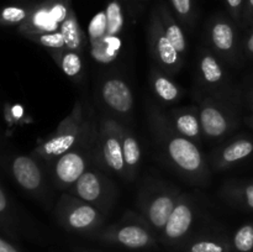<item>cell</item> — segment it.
I'll list each match as a JSON object with an SVG mask.
<instances>
[{"label": "cell", "mask_w": 253, "mask_h": 252, "mask_svg": "<svg viewBox=\"0 0 253 252\" xmlns=\"http://www.w3.org/2000/svg\"><path fill=\"white\" fill-rule=\"evenodd\" d=\"M170 158L183 169L194 172L202 166V155L197 146L183 137H174L168 143Z\"/></svg>", "instance_id": "cell-1"}, {"label": "cell", "mask_w": 253, "mask_h": 252, "mask_svg": "<svg viewBox=\"0 0 253 252\" xmlns=\"http://www.w3.org/2000/svg\"><path fill=\"white\" fill-rule=\"evenodd\" d=\"M11 172L15 180L26 190H36L41 185V170L29 156H16L12 160Z\"/></svg>", "instance_id": "cell-2"}, {"label": "cell", "mask_w": 253, "mask_h": 252, "mask_svg": "<svg viewBox=\"0 0 253 252\" xmlns=\"http://www.w3.org/2000/svg\"><path fill=\"white\" fill-rule=\"evenodd\" d=\"M103 98L105 103L119 113H127L133 104L132 93L121 79H109L103 86Z\"/></svg>", "instance_id": "cell-3"}, {"label": "cell", "mask_w": 253, "mask_h": 252, "mask_svg": "<svg viewBox=\"0 0 253 252\" xmlns=\"http://www.w3.org/2000/svg\"><path fill=\"white\" fill-rule=\"evenodd\" d=\"M85 169V162L78 153L67 152L62 155L56 165V174L61 182L66 184L77 182Z\"/></svg>", "instance_id": "cell-4"}, {"label": "cell", "mask_w": 253, "mask_h": 252, "mask_svg": "<svg viewBox=\"0 0 253 252\" xmlns=\"http://www.w3.org/2000/svg\"><path fill=\"white\" fill-rule=\"evenodd\" d=\"M193 221V212L187 204L175 205L172 215L169 216L165 232L169 239H178L187 234Z\"/></svg>", "instance_id": "cell-5"}, {"label": "cell", "mask_w": 253, "mask_h": 252, "mask_svg": "<svg viewBox=\"0 0 253 252\" xmlns=\"http://www.w3.org/2000/svg\"><path fill=\"white\" fill-rule=\"evenodd\" d=\"M175 205L174 202L170 199L168 195H162V197L156 198L150 205L148 209V217L151 222L156 227H165L167 225L169 216L172 215Z\"/></svg>", "instance_id": "cell-6"}, {"label": "cell", "mask_w": 253, "mask_h": 252, "mask_svg": "<svg viewBox=\"0 0 253 252\" xmlns=\"http://www.w3.org/2000/svg\"><path fill=\"white\" fill-rule=\"evenodd\" d=\"M200 123L205 132L212 137L221 136L226 131L227 124L224 115L212 106H205L200 114Z\"/></svg>", "instance_id": "cell-7"}, {"label": "cell", "mask_w": 253, "mask_h": 252, "mask_svg": "<svg viewBox=\"0 0 253 252\" xmlns=\"http://www.w3.org/2000/svg\"><path fill=\"white\" fill-rule=\"evenodd\" d=\"M116 239L124 246L140 249V247H145L150 242V235L142 227L130 225V226H125L119 230Z\"/></svg>", "instance_id": "cell-8"}, {"label": "cell", "mask_w": 253, "mask_h": 252, "mask_svg": "<svg viewBox=\"0 0 253 252\" xmlns=\"http://www.w3.org/2000/svg\"><path fill=\"white\" fill-rule=\"evenodd\" d=\"M119 47H120V41L115 36L106 35L104 39L93 42L91 53H93L94 58L96 61L101 62V63H108V62L113 61L115 58L116 54H118Z\"/></svg>", "instance_id": "cell-9"}, {"label": "cell", "mask_w": 253, "mask_h": 252, "mask_svg": "<svg viewBox=\"0 0 253 252\" xmlns=\"http://www.w3.org/2000/svg\"><path fill=\"white\" fill-rule=\"evenodd\" d=\"M76 189L82 199L86 202H94L100 195L101 185L99 178L94 173L85 172L77 180Z\"/></svg>", "instance_id": "cell-10"}, {"label": "cell", "mask_w": 253, "mask_h": 252, "mask_svg": "<svg viewBox=\"0 0 253 252\" xmlns=\"http://www.w3.org/2000/svg\"><path fill=\"white\" fill-rule=\"evenodd\" d=\"M64 39V44L71 49H77L81 47L82 35L78 21L72 11H68L66 19L61 22V31Z\"/></svg>", "instance_id": "cell-11"}, {"label": "cell", "mask_w": 253, "mask_h": 252, "mask_svg": "<svg viewBox=\"0 0 253 252\" xmlns=\"http://www.w3.org/2000/svg\"><path fill=\"white\" fill-rule=\"evenodd\" d=\"M104 157L106 163L114 170H121L125 165L123 152V143L115 137L106 138L104 143Z\"/></svg>", "instance_id": "cell-12"}, {"label": "cell", "mask_w": 253, "mask_h": 252, "mask_svg": "<svg viewBox=\"0 0 253 252\" xmlns=\"http://www.w3.org/2000/svg\"><path fill=\"white\" fill-rule=\"evenodd\" d=\"M96 217L98 212L94 208H91L90 205H81L68 215V224L73 229H86L95 221Z\"/></svg>", "instance_id": "cell-13"}, {"label": "cell", "mask_w": 253, "mask_h": 252, "mask_svg": "<svg viewBox=\"0 0 253 252\" xmlns=\"http://www.w3.org/2000/svg\"><path fill=\"white\" fill-rule=\"evenodd\" d=\"M211 37L215 46L222 51L230 49L234 44V31L227 22H216L211 30Z\"/></svg>", "instance_id": "cell-14"}, {"label": "cell", "mask_w": 253, "mask_h": 252, "mask_svg": "<svg viewBox=\"0 0 253 252\" xmlns=\"http://www.w3.org/2000/svg\"><path fill=\"white\" fill-rule=\"evenodd\" d=\"M106 20H108V35L116 36L120 34L124 26V15L121 5L118 0H111L105 10Z\"/></svg>", "instance_id": "cell-15"}, {"label": "cell", "mask_w": 253, "mask_h": 252, "mask_svg": "<svg viewBox=\"0 0 253 252\" xmlns=\"http://www.w3.org/2000/svg\"><path fill=\"white\" fill-rule=\"evenodd\" d=\"M74 142H76L74 133H63V135L51 138L48 142L44 143L43 150L49 156L64 155L73 146Z\"/></svg>", "instance_id": "cell-16"}, {"label": "cell", "mask_w": 253, "mask_h": 252, "mask_svg": "<svg viewBox=\"0 0 253 252\" xmlns=\"http://www.w3.org/2000/svg\"><path fill=\"white\" fill-rule=\"evenodd\" d=\"M163 20L166 24V37L169 40L177 52H183L185 49V39L180 27L172 21L167 11H163Z\"/></svg>", "instance_id": "cell-17"}, {"label": "cell", "mask_w": 253, "mask_h": 252, "mask_svg": "<svg viewBox=\"0 0 253 252\" xmlns=\"http://www.w3.org/2000/svg\"><path fill=\"white\" fill-rule=\"evenodd\" d=\"M253 151V145L250 141L240 140L230 145L229 147L225 148L222 157L226 162H235L241 158L247 157Z\"/></svg>", "instance_id": "cell-18"}, {"label": "cell", "mask_w": 253, "mask_h": 252, "mask_svg": "<svg viewBox=\"0 0 253 252\" xmlns=\"http://www.w3.org/2000/svg\"><path fill=\"white\" fill-rule=\"evenodd\" d=\"M88 32L91 42L99 41L108 35V20H106L105 11H99L98 14L94 15L89 24Z\"/></svg>", "instance_id": "cell-19"}, {"label": "cell", "mask_w": 253, "mask_h": 252, "mask_svg": "<svg viewBox=\"0 0 253 252\" xmlns=\"http://www.w3.org/2000/svg\"><path fill=\"white\" fill-rule=\"evenodd\" d=\"M200 68H202L203 76L209 83H216L222 78L221 67H220V64L217 63L214 57L205 56L202 59Z\"/></svg>", "instance_id": "cell-20"}, {"label": "cell", "mask_w": 253, "mask_h": 252, "mask_svg": "<svg viewBox=\"0 0 253 252\" xmlns=\"http://www.w3.org/2000/svg\"><path fill=\"white\" fill-rule=\"evenodd\" d=\"M157 49L160 54L161 61L165 64H174L178 58L177 49L173 47L169 40L166 37V35H160L157 41Z\"/></svg>", "instance_id": "cell-21"}, {"label": "cell", "mask_w": 253, "mask_h": 252, "mask_svg": "<svg viewBox=\"0 0 253 252\" xmlns=\"http://www.w3.org/2000/svg\"><path fill=\"white\" fill-rule=\"evenodd\" d=\"M177 128L185 136L197 137L199 133V121L192 114H183L175 120Z\"/></svg>", "instance_id": "cell-22"}, {"label": "cell", "mask_w": 253, "mask_h": 252, "mask_svg": "<svg viewBox=\"0 0 253 252\" xmlns=\"http://www.w3.org/2000/svg\"><path fill=\"white\" fill-rule=\"evenodd\" d=\"M155 90L163 100L172 101L177 99L178 96V88L175 84H173L169 79L166 77H157L155 81Z\"/></svg>", "instance_id": "cell-23"}, {"label": "cell", "mask_w": 253, "mask_h": 252, "mask_svg": "<svg viewBox=\"0 0 253 252\" xmlns=\"http://www.w3.org/2000/svg\"><path fill=\"white\" fill-rule=\"evenodd\" d=\"M123 152H124V160L125 163L128 166H135L137 165L140 161V146L138 142L131 136H126L124 138L123 142Z\"/></svg>", "instance_id": "cell-24"}, {"label": "cell", "mask_w": 253, "mask_h": 252, "mask_svg": "<svg viewBox=\"0 0 253 252\" xmlns=\"http://www.w3.org/2000/svg\"><path fill=\"white\" fill-rule=\"evenodd\" d=\"M235 247L240 252H249L253 249V226L245 225L235 235Z\"/></svg>", "instance_id": "cell-25"}, {"label": "cell", "mask_w": 253, "mask_h": 252, "mask_svg": "<svg viewBox=\"0 0 253 252\" xmlns=\"http://www.w3.org/2000/svg\"><path fill=\"white\" fill-rule=\"evenodd\" d=\"M27 14L29 12L22 9V7H4L0 12V21L4 22V24H19V22L24 21L26 19Z\"/></svg>", "instance_id": "cell-26"}, {"label": "cell", "mask_w": 253, "mask_h": 252, "mask_svg": "<svg viewBox=\"0 0 253 252\" xmlns=\"http://www.w3.org/2000/svg\"><path fill=\"white\" fill-rule=\"evenodd\" d=\"M62 69L68 77H74L81 72L82 62L81 57L74 52H68L62 59Z\"/></svg>", "instance_id": "cell-27"}, {"label": "cell", "mask_w": 253, "mask_h": 252, "mask_svg": "<svg viewBox=\"0 0 253 252\" xmlns=\"http://www.w3.org/2000/svg\"><path fill=\"white\" fill-rule=\"evenodd\" d=\"M39 42L44 47L51 48H62L64 44V39L61 32H53V34H44L39 37Z\"/></svg>", "instance_id": "cell-28"}, {"label": "cell", "mask_w": 253, "mask_h": 252, "mask_svg": "<svg viewBox=\"0 0 253 252\" xmlns=\"http://www.w3.org/2000/svg\"><path fill=\"white\" fill-rule=\"evenodd\" d=\"M190 252H224V247L214 241H200L193 245Z\"/></svg>", "instance_id": "cell-29"}, {"label": "cell", "mask_w": 253, "mask_h": 252, "mask_svg": "<svg viewBox=\"0 0 253 252\" xmlns=\"http://www.w3.org/2000/svg\"><path fill=\"white\" fill-rule=\"evenodd\" d=\"M173 7L180 16H188L192 11V0H170Z\"/></svg>", "instance_id": "cell-30"}, {"label": "cell", "mask_w": 253, "mask_h": 252, "mask_svg": "<svg viewBox=\"0 0 253 252\" xmlns=\"http://www.w3.org/2000/svg\"><path fill=\"white\" fill-rule=\"evenodd\" d=\"M6 210H7V198L6 195H5L4 190H2L1 187H0V215L4 214Z\"/></svg>", "instance_id": "cell-31"}, {"label": "cell", "mask_w": 253, "mask_h": 252, "mask_svg": "<svg viewBox=\"0 0 253 252\" xmlns=\"http://www.w3.org/2000/svg\"><path fill=\"white\" fill-rule=\"evenodd\" d=\"M0 252H17L9 242H6L5 240H2L0 237Z\"/></svg>", "instance_id": "cell-32"}, {"label": "cell", "mask_w": 253, "mask_h": 252, "mask_svg": "<svg viewBox=\"0 0 253 252\" xmlns=\"http://www.w3.org/2000/svg\"><path fill=\"white\" fill-rule=\"evenodd\" d=\"M242 1H244V0H226V2H227V5L230 6V9L234 10V11H237V10L241 7Z\"/></svg>", "instance_id": "cell-33"}, {"label": "cell", "mask_w": 253, "mask_h": 252, "mask_svg": "<svg viewBox=\"0 0 253 252\" xmlns=\"http://www.w3.org/2000/svg\"><path fill=\"white\" fill-rule=\"evenodd\" d=\"M246 198H247V203H249L250 207L253 208V185H250V187H247Z\"/></svg>", "instance_id": "cell-34"}, {"label": "cell", "mask_w": 253, "mask_h": 252, "mask_svg": "<svg viewBox=\"0 0 253 252\" xmlns=\"http://www.w3.org/2000/svg\"><path fill=\"white\" fill-rule=\"evenodd\" d=\"M249 49L251 52H253V34H252V36L250 37V40H249Z\"/></svg>", "instance_id": "cell-35"}, {"label": "cell", "mask_w": 253, "mask_h": 252, "mask_svg": "<svg viewBox=\"0 0 253 252\" xmlns=\"http://www.w3.org/2000/svg\"><path fill=\"white\" fill-rule=\"evenodd\" d=\"M249 4H250V6L253 7V0H249Z\"/></svg>", "instance_id": "cell-36"}]
</instances>
